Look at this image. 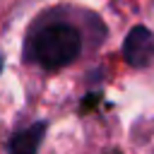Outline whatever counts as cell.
<instances>
[{
	"label": "cell",
	"mask_w": 154,
	"mask_h": 154,
	"mask_svg": "<svg viewBox=\"0 0 154 154\" xmlns=\"http://www.w3.org/2000/svg\"><path fill=\"white\" fill-rule=\"evenodd\" d=\"M82 51V36L70 24H48L29 41V55L43 67H63Z\"/></svg>",
	"instance_id": "cell-1"
},
{
	"label": "cell",
	"mask_w": 154,
	"mask_h": 154,
	"mask_svg": "<svg viewBox=\"0 0 154 154\" xmlns=\"http://www.w3.org/2000/svg\"><path fill=\"white\" fill-rule=\"evenodd\" d=\"M46 135V123L38 120L7 140V154H38V144Z\"/></svg>",
	"instance_id": "cell-3"
},
{
	"label": "cell",
	"mask_w": 154,
	"mask_h": 154,
	"mask_svg": "<svg viewBox=\"0 0 154 154\" xmlns=\"http://www.w3.org/2000/svg\"><path fill=\"white\" fill-rule=\"evenodd\" d=\"M0 70H2V60H0Z\"/></svg>",
	"instance_id": "cell-4"
},
{
	"label": "cell",
	"mask_w": 154,
	"mask_h": 154,
	"mask_svg": "<svg viewBox=\"0 0 154 154\" xmlns=\"http://www.w3.org/2000/svg\"><path fill=\"white\" fill-rule=\"evenodd\" d=\"M123 55L132 67L152 65L154 63V34L144 26H135L123 43Z\"/></svg>",
	"instance_id": "cell-2"
}]
</instances>
